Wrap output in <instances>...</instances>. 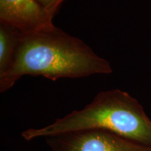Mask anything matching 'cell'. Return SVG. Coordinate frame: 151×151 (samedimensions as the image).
I'll list each match as a JSON object with an SVG mask.
<instances>
[{
    "label": "cell",
    "instance_id": "4",
    "mask_svg": "<svg viewBox=\"0 0 151 151\" xmlns=\"http://www.w3.org/2000/svg\"><path fill=\"white\" fill-rule=\"evenodd\" d=\"M53 18L37 0H0V23L23 35L53 29Z\"/></svg>",
    "mask_w": 151,
    "mask_h": 151
},
{
    "label": "cell",
    "instance_id": "5",
    "mask_svg": "<svg viewBox=\"0 0 151 151\" xmlns=\"http://www.w3.org/2000/svg\"><path fill=\"white\" fill-rule=\"evenodd\" d=\"M22 33L14 28L0 24V75L14 62Z\"/></svg>",
    "mask_w": 151,
    "mask_h": 151
},
{
    "label": "cell",
    "instance_id": "2",
    "mask_svg": "<svg viewBox=\"0 0 151 151\" xmlns=\"http://www.w3.org/2000/svg\"><path fill=\"white\" fill-rule=\"evenodd\" d=\"M99 129L112 132L143 146L151 147V120L137 99L116 89L98 93L81 110L56 119L41 128L21 134L26 141L80 130Z\"/></svg>",
    "mask_w": 151,
    "mask_h": 151
},
{
    "label": "cell",
    "instance_id": "6",
    "mask_svg": "<svg viewBox=\"0 0 151 151\" xmlns=\"http://www.w3.org/2000/svg\"><path fill=\"white\" fill-rule=\"evenodd\" d=\"M37 1L52 16H55L65 0H37Z\"/></svg>",
    "mask_w": 151,
    "mask_h": 151
},
{
    "label": "cell",
    "instance_id": "3",
    "mask_svg": "<svg viewBox=\"0 0 151 151\" xmlns=\"http://www.w3.org/2000/svg\"><path fill=\"white\" fill-rule=\"evenodd\" d=\"M45 139L51 151H151V147L104 129L80 130Z\"/></svg>",
    "mask_w": 151,
    "mask_h": 151
},
{
    "label": "cell",
    "instance_id": "1",
    "mask_svg": "<svg viewBox=\"0 0 151 151\" xmlns=\"http://www.w3.org/2000/svg\"><path fill=\"white\" fill-rule=\"evenodd\" d=\"M112 71L110 63L81 39L55 27L41 32L22 34L14 62L0 75V92L10 89L24 75L56 81Z\"/></svg>",
    "mask_w": 151,
    "mask_h": 151
}]
</instances>
